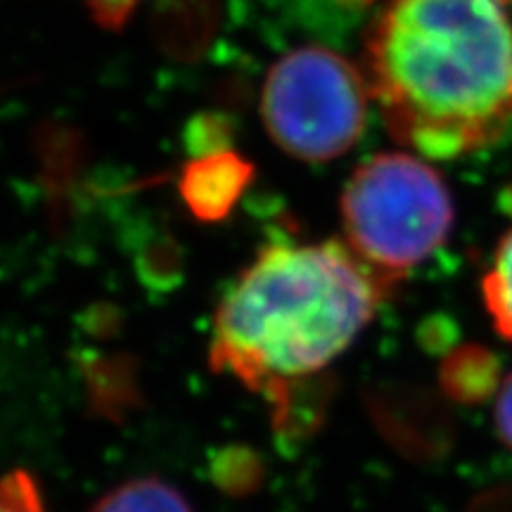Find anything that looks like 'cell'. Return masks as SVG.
<instances>
[{
    "mask_svg": "<svg viewBox=\"0 0 512 512\" xmlns=\"http://www.w3.org/2000/svg\"><path fill=\"white\" fill-rule=\"evenodd\" d=\"M484 302L496 330L512 342V230L498 242L494 264L484 278Z\"/></svg>",
    "mask_w": 512,
    "mask_h": 512,
    "instance_id": "7",
    "label": "cell"
},
{
    "mask_svg": "<svg viewBox=\"0 0 512 512\" xmlns=\"http://www.w3.org/2000/svg\"><path fill=\"white\" fill-rule=\"evenodd\" d=\"M453 214L451 190L425 159L387 152L368 159L347 183L344 245L392 290L444 245Z\"/></svg>",
    "mask_w": 512,
    "mask_h": 512,
    "instance_id": "3",
    "label": "cell"
},
{
    "mask_svg": "<svg viewBox=\"0 0 512 512\" xmlns=\"http://www.w3.org/2000/svg\"><path fill=\"white\" fill-rule=\"evenodd\" d=\"M0 512H48L36 479L24 470L0 479Z\"/></svg>",
    "mask_w": 512,
    "mask_h": 512,
    "instance_id": "8",
    "label": "cell"
},
{
    "mask_svg": "<svg viewBox=\"0 0 512 512\" xmlns=\"http://www.w3.org/2000/svg\"><path fill=\"white\" fill-rule=\"evenodd\" d=\"M363 3H370V0H363Z\"/></svg>",
    "mask_w": 512,
    "mask_h": 512,
    "instance_id": "11",
    "label": "cell"
},
{
    "mask_svg": "<svg viewBox=\"0 0 512 512\" xmlns=\"http://www.w3.org/2000/svg\"><path fill=\"white\" fill-rule=\"evenodd\" d=\"M496 430L501 439L512 448V375L505 380L496 401Z\"/></svg>",
    "mask_w": 512,
    "mask_h": 512,
    "instance_id": "10",
    "label": "cell"
},
{
    "mask_svg": "<svg viewBox=\"0 0 512 512\" xmlns=\"http://www.w3.org/2000/svg\"><path fill=\"white\" fill-rule=\"evenodd\" d=\"M387 294L344 242L261 249L216 309L211 368L283 403L354 344Z\"/></svg>",
    "mask_w": 512,
    "mask_h": 512,
    "instance_id": "2",
    "label": "cell"
},
{
    "mask_svg": "<svg viewBox=\"0 0 512 512\" xmlns=\"http://www.w3.org/2000/svg\"><path fill=\"white\" fill-rule=\"evenodd\" d=\"M370 86L347 57L320 46L292 50L273 64L261 117L280 150L306 162L342 157L363 136Z\"/></svg>",
    "mask_w": 512,
    "mask_h": 512,
    "instance_id": "4",
    "label": "cell"
},
{
    "mask_svg": "<svg viewBox=\"0 0 512 512\" xmlns=\"http://www.w3.org/2000/svg\"><path fill=\"white\" fill-rule=\"evenodd\" d=\"M363 74L408 150L430 159L484 150L512 128V0H389Z\"/></svg>",
    "mask_w": 512,
    "mask_h": 512,
    "instance_id": "1",
    "label": "cell"
},
{
    "mask_svg": "<svg viewBox=\"0 0 512 512\" xmlns=\"http://www.w3.org/2000/svg\"><path fill=\"white\" fill-rule=\"evenodd\" d=\"M93 512H192L181 491L157 477H138L102 496Z\"/></svg>",
    "mask_w": 512,
    "mask_h": 512,
    "instance_id": "6",
    "label": "cell"
},
{
    "mask_svg": "<svg viewBox=\"0 0 512 512\" xmlns=\"http://www.w3.org/2000/svg\"><path fill=\"white\" fill-rule=\"evenodd\" d=\"M88 12L102 29L119 31L131 19L143 0H83Z\"/></svg>",
    "mask_w": 512,
    "mask_h": 512,
    "instance_id": "9",
    "label": "cell"
},
{
    "mask_svg": "<svg viewBox=\"0 0 512 512\" xmlns=\"http://www.w3.org/2000/svg\"><path fill=\"white\" fill-rule=\"evenodd\" d=\"M249 178L252 169L235 152H202L181 178L183 200L204 221L223 219L247 188Z\"/></svg>",
    "mask_w": 512,
    "mask_h": 512,
    "instance_id": "5",
    "label": "cell"
}]
</instances>
